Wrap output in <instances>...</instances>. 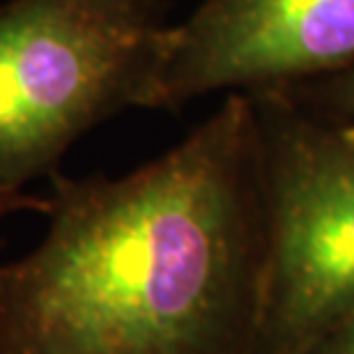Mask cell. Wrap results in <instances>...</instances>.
Masks as SVG:
<instances>
[{
	"label": "cell",
	"instance_id": "obj_4",
	"mask_svg": "<svg viewBox=\"0 0 354 354\" xmlns=\"http://www.w3.org/2000/svg\"><path fill=\"white\" fill-rule=\"evenodd\" d=\"M354 65V0H201L166 26L140 109L216 90L272 92Z\"/></svg>",
	"mask_w": 354,
	"mask_h": 354
},
{
	"label": "cell",
	"instance_id": "obj_1",
	"mask_svg": "<svg viewBox=\"0 0 354 354\" xmlns=\"http://www.w3.org/2000/svg\"><path fill=\"white\" fill-rule=\"evenodd\" d=\"M44 239L0 265V354H258L253 97L122 177H53Z\"/></svg>",
	"mask_w": 354,
	"mask_h": 354
},
{
	"label": "cell",
	"instance_id": "obj_6",
	"mask_svg": "<svg viewBox=\"0 0 354 354\" xmlns=\"http://www.w3.org/2000/svg\"><path fill=\"white\" fill-rule=\"evenodd\" d=\"M310 354H354V310L343 322H338Z\"/></svg>",
	"mask_w": 354,
	"mask_h": 354
},
{
	"label": "cell",
	"instance_id": "obj_5",
	"mask_svg": "<svg viewBox=\"0 0 354 354\" xmlns=\"http://www.w3.org/2000/svg\"><path fill=\"white\" fill-rule=\"evenodd\" d=\"M315 104H320V113L354 122V65L331 74V79L315 90Z\"/></svg>",
	"mask_w": 354,
	"mask_h": 354
},
{
	"label": "cell",
	"instance_id": "obj_7",
	"mask_svg": "<svg viewBox=\"0 0 354 354\" xmlns=\"http://www.w3.org/2000/svg\"><path fill=\"white\" fill-rule=\"evenodd\" d=\"M37 207L39 212L46 209V201L44 198H35V196H26V194H19V196H0V221L12 214V212H21V209H35Z\"/></svg>",
	"mask_w": 354,
	"mask_h": 354
},
{
	"label": "cell",
	"instance_id": "obj_2",
	"mask_svg": "<svg viewBox=\"0 0 354 354\" xmlns=\"http://www.w3.org/2000/svg\"><path fill=\"white\" fill-rule=\"evenodd\" d=\"M164 28L159 0L0 5V196L24 194L92 127L140 106Z\"/></svg>",
	"mask_w": 354,
	"mask_h": 354
},
{
	"label": "cell",
	"instance_id": "obj_3",
	"mask_svg": "<svg viewBox=\"0 0 354 354\" xmlns=\"http://www.w3.org/2000/svg\"><path fill=\"white\" fill-rule=\"evenodd\" d=\"M265 269L258 354H310L354 310V122L253 92Z\"/></svg>",
	"mask_w": 354,
	"mask_h": 354
}]
</instances>
